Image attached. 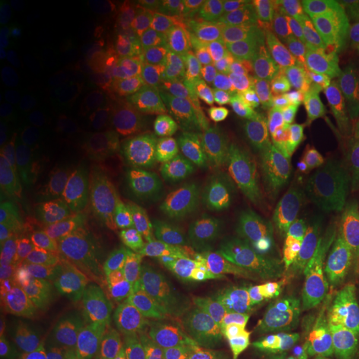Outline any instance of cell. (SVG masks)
Returning a JSON list of instances; mask_svg holds the SVG:
<instances>
[{
    "mask_svg": "<svg viewBox=\"0 0 359 359\" xmlns=\"http://www.w3.org/2000/svg\"><path fill=\"white\" fill-rule=\"evenodd\" d=\"M281 268L280 311L296 336L331 338L359 320V294L351 281L320 253H302Z\"/></svg>",
    "mask_w": 359,
    "mask_h": 359,
    "instance_id": "1",
    "label": "cell"
},
{
    "mask_svg": "<svg viewBox=\"0 0 359 359\" xmlns=\"http://www.w3.org/2000/svg\"><path fill=\"white\" fill-rule=\"evenodd\" d=\"M359 154L356 140L303 143L281 175L278 188L285 200L308 198L341 190H351Z\"/></svg>",
    "mask_w": 359,
    "mask_h": 359,
    "instance_id": "2",
    "label": "cell"
},
{
    "mask_svg": "<svg viewBox=\"0 0 359 359\" xmlns=\"http://www.w3.org/2000/svg\"><path fill=\"white\" fill-rule=\"evenodd\" d=\"M286 125L299 145L346 140L356 135L351 107H336L308 85L296 83L291 92Z\"/></svg>",
    "mask_w": 359,
    "mask_h": 359,
    "instance_id": "3",
    "label": "cell"
},
{
    "mask_svg": "<svg viewBox=\"0 0 359 359\" xmlns=\"http://www.w3.org/2000/svg\"><path fill=\"white\" fill-rule=\"evenodd\" d=\"M358 215L359 205L351 190H341L285 200L280 226L302 241H325L343 231Z\"/></svg>",
    "mask_w": 359,
    "mask_h": 359,
    "instance_id": "4",
    "label": "cell"
},
{
    "mask_svg": "<svg viewBox=\"0 0 359 359\" xmlns=\"http://www.w3.org/2000/svg\"><path fill=\"white\" fill-rule=\"evenodd\" d=\"M206 206H172L137 228L138 248L150 262L178 263L198 240L206 223Z\"/></svg>",
    "mask_w": 359,
    "mask_h": 359,
    "instance_id": "5",
    "label": "cell"
},
{
    "mask_svg": "<svg viewBox=\"0 0 359 359\" xmlns=\"http://www.w3.org/2000/svg\"><path fill=\"white\" fill-rule=\"evenodd\" d=\"M263 253V238L251 224H235L219 233L206 251L200 268V283L206 290L230 283L257 268Z\"/></svg>",
    "mask_w": 359,
    "mask_h": 359,
    "instance_id": "6",
    "label": "cell"
},
{
    "mask_svg": "<svg viewBox=\"0 0 359 359\" xmlns=\"http://www.w3.org/2000/svg\"><path fill=\"white\" fill-rule=\"evenodd\" d=\"M281 263L257 266L224 285L222 298L233 323L251 326L263 321L273 308H280Z\"/></svg>",
    "mask_w": 359,
    "mask_h": 359,
    "instance_id": "7",
    "label": "cell"
},
{
    "mask_svg": "<svg viewBox=\"0 0 359 359\" xmlns=\"http://www.w3.org/2000/svg\"><path fill=\"white\" fill-rule=\"evenodd\" d=\"M343 17L323 2L304 8L296 27L291 60L299 77H311L327 70V60L338 43Z\"/></svg>",
    "mask_w": 359,
    "mask_h": 359,
    "instance_id": "8",
    "label": "cell"
},
{
    "mask_svg": "<svg viewBox=\"0 0 359 359\" xmlns=\"http://www.w3.org/2000/svg\"><path fill=\"white\" fill-rule=\"evenodd\" d=\"M210 359H299L298 336L286 326L241 330L219 339Z\"/></svg>",
    "mask_w": 359,
    "mask_h": 359,
    "instance_id": "9",
    "label": "cell"
},
{
    "mask_svg": "<svg viewBox=\"0 0 359 359\" xmlns=\"http://www.w3.org/2000/svg\"><path fill=\"white\" fill-rule=\"evenodd\" d=\"M223 196L233 208L248 217L255 224H259L266 230L280 228L285 196L271 180L259 178L233 182L223 188Z\"/></svg>",
    "mask_w": 359,
    "mask_h": 359,
    "instance_id": "10",
    "label": "cell"
},
{
    "mask_svg": "<svg viewBox=\"0 0 359 359\" xmlns=\"http://www.w3.org/2000/svg\"><path fill=\"white\" fill-rule=\"evenodd\" d=\"M140 325L143 330L163 336H185L200 330L195 311L161 286H154L143 298Z\"/></svg>",
    "mask_w": 359,
    "mask_h": 359,
    "instance_id": "11",
    "label": "cell"
},
{
    "mask_svg": "<svg viewBox=\"0 0 359 359\" xmlns=\"http://www.w3.org/2000/svg\"><path fill=\"white\" fill-rule=\"evenodd\" d=\"M228 25L246 37H271L290 25V13L278 2L233 0L219 4Z\"/></svg>",
    "mask_w": 359,
    "mask_h": 359,
    "instance_id": "12",
    "label": "cell"
},
{
    "mask_svg": "<svg viewBox=\"0 0 359 359\" xmlns=\"http://www.w3.org/2000/svg\"><path fill=\"white\" fill-rule=\"evenodd\" d=\"M100 343V326L93 318L69 314L53 330L50 353L58 359H95Z\"/></svg>",
    "mask_w": 359,
    "mask_h": 359,
    "instance_id": "13",
    "label": "cell"
},
{
    "mask_svg": "<svg viewBox=\"0 0 359 359\" xmlns=\"http://www.w3.org/2000/svg\"><path fill=\"white\" fill-rule=\"evenodd\" d=\"M7 206L20 218H37L47 208V190L34 170L12 165L2 180Z\"/></svg>",
    "mask_w": 359,
    "mask_h": 359,
    "instance_id": "14",
    "label": "cell"
},
{
    "mask_svg": "<svg viewBox=\"0 0 359 359\" xmlns=\"http://www.w3.org/2000/svg\"><path fill=\"white\" fill-rule=\"evenodd\" d=\"M182 185H177L168 178H148L128 191L123 198V212L130 217L140 218L142 222L156 217V215L172 208L175 200H178Z\"/></svg>",
    "mask_w": 359,
    "mask_h": 359,
    "instance_id": "15",
    "label": "cell"
},
{
    "mask_svg": "<svg viewBox=\"0 0 359 359\" xmlns=\"http://www.w3.org/2000/svg\"><path fill=\"white\" fill-rule=\"evenodd\" d=\"M327 69L348 93L359 83V20L346 12L343 13V29L327 60Z\"/></svg>",
    "mask_w": 359,
    "mask_h": 359,
    "instance_id": "16",
    "label": "cell"
},
{
    "mask_svg": "<svg viewBox=\"0 0 359 359\" xmlns=\"http://www.w3.org/2000/svg\"><path fill=\"white\" fill-rule=\"evenodd\" d=\"M318 253L351 283H359V215L338 235L320 241Z\"/></svg>",
    "mask_w": 359,
    "mask_h": 359,
    "instance_id": "17",
    "label": "cell"
},
{
    "mask_svg": "<svg viewBox=\"0 0 359 359\" xmlns=\"http://www.w3.org/2000/svg\"><path fill=\"white\" fill-rule=\"evenodd\" d=\"M72 303L83 316L103 318L115 306L114 288L103 278L85 276L72 290Z\"/></svg>",
    "mask_w": 359,
    "mask_h": 359,
    "instance_id": "18",
    "label": "cell"
},
{
    "mask_svg": "<svg viewBox=\"0 0 359 359\" xmlns=\"http://www.w3.org/2000/svg\"><path fill=\"white\" fill-rule=\"evenodd\" d=\"M92 263V251L77 236H64L57 241L48 257V269L60 280L80 275Z\"/></svg>",
    "mask_w": 359,
    "mask_h": 359,
    "instance_id": "19",
    "label": "cell"
},
{
    "mask_svg": "<svg viewBox=\"0 0 359 359\" xmlns=\"http://www.w3.org/2000/svg\"><path fill=\"white\" fill-rule=\"evenodd\" d=\"M29 39V24L20 8L2 7L0 17V55L4 60H15L24 52Z\"/></svg>",
    "mask_w": 359,
    "mask_h": 359,
    "instance_id": "20",
    "label": "cell"
},
{
    "mask_svg": "<svg viewBox=\"0 0 359 359\" xmlns=\"http://www.w3.org/2000/svg\"><path fill=\"white\" fill-rule=\"evenodd\" d=\"M12 248L27 262H40L52 253V238L48 231L37 224H17L11 235Z\"/></svg>",
    "mask_w": 359,
    "mask_h": 359,
    "instance_id": "21",
    "label": "cell"
},
{
    "mask_svg": "<svg viewBox=\"0 0 359 359\" xmlns=\"http://www.w3.org/2000/svg\"><path fill=\"white\" fill-rule=\"evenodd\" d=\"M34 285V269L20 257L7 258L0 268V290L11 299H24L30 294Z\"/></svg>",
    "mask_w": 359,
    "mask_h": 359,
    "instance_id": "22",
    "label": "cell"
},
{
    "mask_svg": "<svg viewBox=\"0 0 359 359\" xmlns=\"http://www.w3.org/2000/svg\"><path fill=\"white\" fill-rule=\"evenodd\" d=\"M27 85L25 74L17 67L4 70L2 82H0V118L12 122L20 115L22 100L20 93Z\"/></svg>",
    "mask_w": 359,
    "mask_h": 359,
    "instance_id": "23",
    "label": "cell"
},
{
    "mask_svg": "<svg viewBox=\"0 0 359 359\" xmlns=\"http://www.w3.org/2000/svg\"><path fill=\"white\" fill-rule=\"evenodd\" d=\"M17 147L30 163L39 168H48L52 165L50 154L43 142V135L34 125H25L17 133Z\"/></svg>",
    "mask_w": 359,
    "mask_h": 359,
    "instance_id": "24",
    "label": "cell"
},
{
    "mask_svg": "<svg viewBox=\"0 0 359 359\" xmlns=\"http://www.w3.org/2000/svg\"><path fill=\"white\" fill-rule=\"evenodd\" d=\"M20 318L15 308L2 303L0 309V359H15L19 351Z\"/></svg>",
    "mask_w": 359,
    "mask_h": 359,
    "instance_id": "25",
    "label": "cell"
},
{
    "mask_svg": "<svg viewBox=\"0 0 359 359\" xmlns=\"http://www.w3.org/2000/svg\"><path fill=\"white\" fill-rule=\"evenodd\" d=\"M311 359H359V334L334 341L314 353Z\"/></svg>",
    "mask_w": 359,
    "mask_h": 359,
    "instance_id": "26",
    "label": "cell"
},
{
    "mask_svg": "<svg viewBox=\"0 0 359 359\" xmlns=\"http://www.w3.org/2000/svg\"><path fill=\"white\" fill-rule=\"evenodd\" d=\"M27 87H30L37 93H47L53 87V75L47 69L37 67L27 75Z\"/></svg>",
    "mask_w": 359,
    "mask_h": 359,
    "instance_id": "27",
    "label": "cell"
},
{
    "mask_svg": "<svg viewBox=\"0 0 359 359\" xmlns=\"http://www.w3.org/2000/svg\"><path fill=\"white\" fill-rule=\"evenodd\" d=\"M57 7H52L47 2H30L29 4V13L32 15V19L39 24L47 25L57 19Z\"/></svg>",
    "mask_w": 359,
    "mask_h": 359,
    "instance_id": "28",
    "label": "cell"
},
{
    "mask_svg": "<svg viewBox=\"0 0 359 359\" xmlns=\"http://www.w3.org/2000/svg\"><path fill=\"white\" fill-rule=\"evenodd\" d=\"M13 142H17V138L11 122L6 118H0V145L2 148H8L13 145Z\"/></svg>",
    "mask_w": 359,
    "mask_h": 359,
    "instance_id": "29",
    "label": "cell"
},
{
    "mask_svg": "<svg viewBox=\"0 0 359 359\" xmlns=\"http://www.w3.org/2000/svg\"><path fill=\"white\" fill-rule=\"evenodd\" d=\"M40 343H42V336L37 333L32 339H30L25 351L19 354L15 359H40Z\"/></svg>",
    "mask_w": 359,
    "mask_h": 359,
    "instance_id": "30",
    "label": "cell"
},
{
    "mask_svg": "<svg viewBox=\"0 0 359 359\" xmlns=\"http://www.w3.org/2000/svg\"><path fill=\"white\" fill-rule=\"evenodd\" d=\"M349 102H351V109H353L354 118H356V122L359 125V83L353 88V92L349 93Z\"/></svg>",
    "mask_w": 359,
    "mask_h": 359,
    "instance_id": "31",
    "label": "cell"
},
{
    "mask_svg": "<svg viewBox=\"0 0 359 359\" xmlns=\"http://www.w3.org/2000/svg\"><path fill=\"white\" fill-rule=\"evenodd\" d=\"M344 12L348 13V15L354 17V19L359 20V0H351V2H346L344 4Z\"/></svg>",
    "mask_w": 359,
    "mask_h": 359,
    "instance_id": "32",
    "label": "cell"
},
{
    "mask_svg": "<svg viewBox=\"0 0 359 359\" xmlns=\"http://www.w3.org/2000/svg\"><path fill=\"white\" fill-rule=\"evenodd\" d=\"M351 193H353V196H354V198H356L358 205H359V158H358V163H356V172H354Z\"/></svg>",
    "mask_w": 359,
    "mask_h": 359,
    "instance_id": "33",
    "label": "cell"
},
{
    "mask_svg": "<svg viewBox=\"0 0 359 359\" xmlns=\"http://www.w3.org/2000/svg\"><path fill=\"white\" fill-rule=\"evenodd\" d=\"M40 359H58V358L53 356L52 353H47V354H40Z\"/></svg>",
    "mask_w": 359,
    "mask_h": 359,
    "instance_id": "34",
    "label": "cell"
},
{
    "mask_svg": "<svg viewBox=\"0 0 359 359\" xmlns=\"http://www.w3.org/2000/svg\"><path fill=\"white\" fill-rule=\"evenodd\" d=\"M354 140H356V148H358V154H359V125H358L356 135H354Z\"/></svg>",
    "mask_w": 359,
    "mask_h": 359,
    "instance_id": "35",
    "label": "cell"
}]
</instances>
